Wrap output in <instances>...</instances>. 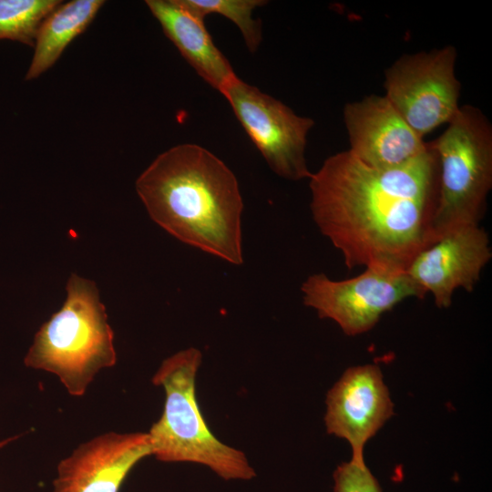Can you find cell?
Wrapping results in <instances>:
<instances>
[{"instance_id": "cell-6", "label": "cell", "mask_w": 492, "mask_h": 492, "mask_svg": "<svg viewBox=\"0 0 492 492\" xmlns=\"http://www.w3.org/2000/svg\"><path fill=\"white\" fill-rule=\"evenodd\" d=\"M453 46L405 54L384 71V97L422 138L449 121L460 105Z\"/></svg>"}, {"instance_id": "cell-9", "label": "cell", "mask_w": 492, "mask_h": 492, "mask_svg": "<svg viewBox=\"0 0 492 492\" xmlns=\"http://www.w3.org/2000/svg\"><path fill=\"white\" fill-rule=\"evenodd\" d=\"M492 256L487 233L478 224L452 229L412 260L405 272L435 303L446 308L455 291L472 292Z\"/></svg>"}, {"instance_id": "cell-3", "label": "cell", "mask_w": 492, "mask_h": 492, "mask_svg": "<svg viewBox=\"0 0 492 492\" xmlns=\"http://www.w3.org/2000/svg\"><path fill=\"white\" fill-rule=\"evenodd\" d=\"M66 289L63 306L39 328L24 364L56 374L70 395L82 396L99 371L116 364L114 333L93 281L73 273Z\"/></svg>"}, {"instance_id": "cell-12", "label": "cell", "mask_w": 492, "mask_h": 492, "mask_svg": "<svg viewBox=\"0 0 492 492\" xmlns=\"http://www.w3.org/2000/svg\"><path fill=\"white\" fill-rule=\"evenodd\" d=\"M149 456L152 453L148 433L95 436L58 463L53 492H119L132 468Z\"/></svg>"}, {"instance_id": "cell-18", "label": "cell", "mask_w": 492, "mask_h": 492, "mask_svg": "<svg viewBox=\"0 0 492 492\" xmlns=\"http://www.w3.org/2000/svg\"><path fill=\"white\" fill-rule=\"evenodd\" d=\"M16 438L17 436H14V437H8L5 440L0 441V448L4 447L5 446H6L7 444H9L10 442H12L13 440Z\"/></svg>"}, {"instance_id": "cell-16", "label": "cell", "mask_w": 492, "mask_h": 492, "mask_svg": "<svg viewBox=\"0 0 492 492\" xmlns=\"http://www.w3.org/2000/svg\"><path fill=\"white\" fill-rule=\"evenodd\" d=\"M190 11L205 18L209 14L221 15L240 29L247 48L255 52L262 40L261 22L252 17L257 7L267 4L264 0H180Z\"/></svg>"}, {"instance_id": "cell-14", "label": "cell", "mask_w": 492, "mask_h": 492, "mask_svg": "<svg viewBox=\"0 0 492 492\" xmlns=\"http://www.w3.org/2000/svg\"><path fill=\"white\" fill-rule=\"evenodd\" d=\"M104 3L102 0H73L54 9L37 30L26 80H33L49 69L72 40L87 29Z\"/></svg>"}, {"instance_id": "cell-7", "label": "cell", "mask_w": 492, "mask_h": 492, "mask_svg": "<svg viewBox=\"0 0 492 492\" xmlns=\"http://www.w3.org/2000/svg\"><path fill=\"white\" fill-rule=\"evenodd\" d=\"M301 291L304 305L314 309L320 318L334 321L351 336L372 329L384 313L405 299L425 295L406 272L374 268L343 281H333L324 273L312 274Z\"/></svg>"}, {"instance_id": "cell-8", "label": "cell", "mask_w": 492, "mask_h": 492, "mask_svg": "<svg viewBox=\"0 0 492 492\" xmlns=\"http://www.w3.org/2000/svg\"><path fill=\"white\" fill-rule=\"evenodd\" d=\"M221 94L274 173L289 180L310 179L305 158L311 118L236 77Z\"/></svg>"}, {"instance_id": "cell-17", "label": "cell", "mask_w": 492, "mask_h": 492, "mask_svg": "<svg viewBox=\"0 0 492 492\" xmlns=\"http://www.w3.org/2000/svg\"><path fill=\"white\" fill-rule=\"evenodd\" d=\"M334 492H382L377 479L364 460L352 459L337 466L333 473Z\"/></svg>"}, {"instance_id": "cell-1", "label": "cell", "mask_w": 492, "mask_h": 492, "mask_svg": "<svg viewBox=\"0 0 492 492\" xmlns=\"http://www.w3.org/2000/svg\"><path fill=\"white\" fill-rule=\"evenodd\" d=\"M439 167L432 142L410 162L375 169L348 149L328 157L309 179L311 211L349 270L405 272L435 241Z\"/></svg>"}, {"instance_id": "cell-4", "label": "cell", "mask_w": 492, "mask_h": 492, "mask_svg": "<svg viewBox=\"0 0 492 492\" xmlns=\"http://www.w3.org/2000/svg\"><path fill=\"white\" fill-rule=\"evenodd\" d=\"M202 361L197 348H187L166 358L152 376L165 392L160 418L148 435L152 456L167 463L203 465L224 480H251L255 470L245 454L220 442L210 431L196 397V376Z\"/></svg>"}, {"instance_id": "cell-2", "label": "cell", "mask_w": 492, "mask_h": 492, "mask_svg": "<svg viewBox=\"0 0 492 492\" xmlns=\"http://www.w3.org/2000/svg\"><path fill=\"white\" fill-rule=\"evenodd\" d=\"M149 217L180 241L231 264L243 261L242 198L233 172L192 143L159 154L136 180Z\"/></svg>"}, {"instance_id": "cell-5", "label": "cell", "mask_w": 492, "mask_h": 492, "mask_svg": "<svg viewBox=\"0 0 492 492\" xmlns=\"http://www.w3.org/2000/svg\"><path fill=\"white\" fill-rule=\"evenodd\" d=\"M432 145L439 167L436 241L452 229L478 224L484 213L492 188V125L480 108L462 105Z\"/></svg>"}, {"instance_id": "cell-15", "label": "cell", "mask_w": 492, "mask_h": 492, "mask_svg": "<svg viewBox=\"0 0 492 492\" xmlns=\"http://www.w3.org/2000/svg\"><path fill=\"white\" fill-rule=\"evenodd\" d=\"M60 4L59 0H0V40L34 46L41 23Z\"/></svg>"}, {"instance_id": "cell-11", "label": "cell", "mask_w": 492, "mask_h": 492, "mask_svg": "<svg viewBox=\"0 0 492 492\" xmlns=\"http://www.w3.org/2000/svg\"><path fill=\"white\" fill-rule=\"evenodd\" d=\"M394 414V405L375 364L347 369L329 390L324 422L327 432L345 439L352 459L363 461L364 448Z\"/></svg>"}, {"instance_id": "cell-13", "label": "cell", "mask_w": 492, "mask_h": 492, "mask_svg": "<svg viewBox=\"0 0 492 492\" xmlns=\"http://www.w3.org/2000/svg\"><path fill=\"white\" fill-rule=\"evenodd\" d=\"M145 3L181 56L200 77L221 93L237 76L214 44L204 18L187 8L180 0H147Z\"/></svg>"}, {"instance_id": "cell-10", "label": "cell", "mask_w": 492, "mask_h": 492, "mask_svg": "<svg viewBox=\"0 0 492 492\" xmlns=\"http://www.w3.org/2000/svg\"><path fill=\"white\" fill-rule=\"evenodd\" d=\"M343 118L349 139L348 150L372 168L405 165L430 146L384 96L373 94L347 103Z\"/></svg>"}]
</instances>
